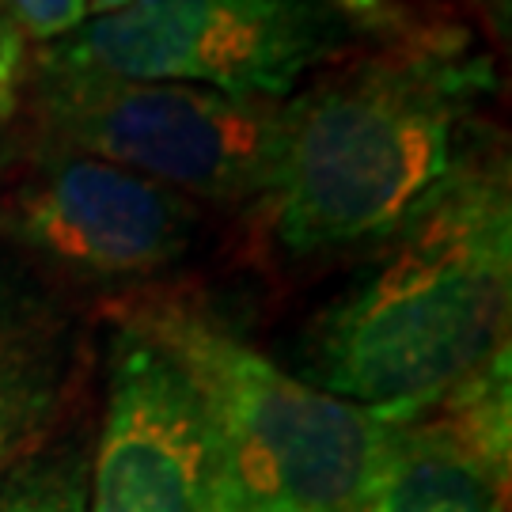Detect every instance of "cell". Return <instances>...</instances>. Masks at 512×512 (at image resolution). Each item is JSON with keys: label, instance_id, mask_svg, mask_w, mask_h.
I'll return each instance as SVG.
<instances>
[{"label": "cell", "instance_id": "cell-16", "mask_svg": "<svg viewBox=\"0 0 512 512\" xmlns=\"http://www.w3.org/2000/svg\"><path fill=\"white\" fill-rule=\"evenodd\" d=\"M8 467H12V463H0V475H4V471H8Z\"/></svg>", "mask_w": 512, "mask_h": 512}, {"label": "cell", "instance_id": "cell-14", "mask_svg": "<svg viewBox=\"0 0 512 512\" xmlns=\"http://www.w3.org/2000/svg\"><path fill=\"white\" fill-rule=\"evenodd\" d=\"M129 0H92V16H110L118 8H126Z\"/></svg>", "mask_w": 512, "mask_h": 512}, {"label": "cell", "instance_id": "cell-8", "mask_svg": "<svg viewBox=\"0 0 512 512\" xmlns=\"http://www.w3.org/2000/svg\"><path fill=\"white\" fill-rule=\"evenodd\" d=\"M509 349L444 403L395 429L342 512H505L509 505Z\"/></svg>", "mask_w": 512, "mask_h": 512}, {"label": "cell", "instance_id": "cell-2", "mask_svg": "<svg viewBox=\"0 0 512 512\" xmlns=\"http://www.w3.org/2000/svg\"><path fill=\"white\" fill-rule=\"evenodd\" d=\"M497 92L490 54L440 27L281 99L255 205L281 251L380 243L467 152V122Z\"/></svg>", "mask_w": 512, "mask_h": 512}, {"label": "cell", "instance_id": "cell-13", "mask_svg": "<svg viewBox=\"0 0 512 512\" xmlns=\"http://www.w3.org/2000/svg\"><path fill=\"white\" fill-rule=\"evenodd\" d=\"M334 4L338 12H346V16H357V19H384L387 16V0H327Z\"/></svg>", "mask_w": 512, "mask_h": 512}, {"label": "cell", "instance_id": "cell-11", "mask_svg": "<svg viewBox=\"0 0 512 512\" xmlns=\"http://www.w3.org/2000/svg\"><path fill=\"white\" fill-rule=\"evenodd\" d=\"M0 16L16 23L23 38L50 46L92 19V0H0Z\"/></svg>", "mask_w": 512, "mask_h": 512}, {"label": "cell", "instance_id": "cell-4", "mask_svg": "<svg viewBox=\"0 0 512 512\" xmlns=\"http://www.w3.org/2000/svg\"><path fill=\"white\" fill-rule=\"evenodd\" d=\"M353 38L327 0H129L38 54V73L198 84L236 99H289Z\"/></svg>", "mask_w": 512, "mask_h": 512}, {"label": "cell", "instance_id": "cell-6", "mask_svg": "<svg viewBox=\"0 0 512 512\" xmlns=\"http://www.w3.org/2000/svg\"><path fill=\"white\" fill-rule=\"evenodd\" d=\"M12 217L31 251L99 281L164 274L198 236V209L186 194L65 148L31 167Z\"/></svg>", "mask_w": 512, "mask_h": 512}, {"label": "cell", "instance_id": "cell-7", "mask_svg": "<svg viewBox=\"0 0 512 512\" xmlns=\"http://www.w3.org/2000/svg\"><path fill=\"white\" fill-rule=\"evenodd\" d=\"M88 512H209L202 399L183 368L118 315Z\"/></svg>", "mask_w": 512, "mask_h": 512}, {"label": "cell", "instance_id": "cell-5", "mask_svg": "<svg viewBox=\"0 0 512 512\" xmlns=\"http://www.w3.org/2000/svg\"><path fill=\"white\" fill-rule=\"evenodd\" d=\"M50 145L137 171L190 202H255L274 152L281 99L84 73H38Z\"/></svg>", "mask_w": 512, "mask_h": 512}, {"label": "cell", "instance_id": "cell-9", "mask_svg": "<svg viewBox=\"0 0 512 512\" xmlns=\"http://www.w3.org/2000/svg\"><path fill=\"white\" fill-rule=\"evenodd\" d=\"M50 353L35 323L0 300V463L38 429L50 406Z\"/></svg>", "mask_w": 512, "mask_h": 512}, {"label": "cell", "instance_id": "cell-1", "mask_svg": "<svg viewBox=\"0 0 512 512\" xmlns=\"http://www.w3.org/2000/svg\"><path fill=\"white\" fill-rule=\"evenodd\" d=\"M512 194L505 152L471 148L311 319L300 380L395 421L433 414L509 349Z\"/></svg>", "mask_w": 512, "mask_h": 512}, {"label": "cell", "instance_id": "cell-12", "mask_svg": "<svg viewBox=\"0 0 512 512\" xmlns=\"http://www.w3.org/2000/svg\"><path fill=\"white\" fill-rule=\"evenodd\" d=\"M23 61H27V38L19 35L16 23L0 16V99H16Z\"/></svg>", "mask_w": 512, "mask_h": 512}, {"label": "cell", "instance_id": "cell-10", "mask_svg": "<svg viewBox=\"0 0 512 512\" xmlns=\"http://www.w3.org/2000/svg\"><path fill=\"white\" fill-rule=\"evenodd\" d=\"M0 512H88V475L73 456H35L0 475Z\"/></svg>", "mask_w": 512, "mask_h": 512}, {"label": "cell", "instance_id": "cell-15", "mask_svg": "<svg viewBox=\"0 0 512 512\" xmlns=\"http://www.w3.org/2000/svg\"><path fill=\"white\" fill-rule=\"evenodd\" d=\"M12 110H16V99H0V122H4Z\"/></svg>", "mask_w": 512, "mask_h": 512}, {"label": "cell", "instance_id": "cell-3", "mask_svg": "<svg viewBox=\"0 0 512 512\" xmlns=\"http://www.w3.org/2000/svg\"><path fill=\"white\" fill-rule=\"evenodd\" d=\"M198 391L209 433V512H342L406 421L285 372L183 296L114 311Z\"/></svg>", "mask_w": 512, "mask_h": 512}]
</instances>
